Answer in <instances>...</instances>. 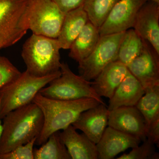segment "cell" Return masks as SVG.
I'll use <instances>...</instances> for the list:
<instances>
[{
	"label": "cell",
	"mask_w": 159,
	"mask_h": 159,
	"mask_svg": "<svg viewBox=\"0 0 159 159\" xmlns=\"http://www.w3.org/2000/svg\"><path fill=\"white\" fill-rule=\"evenodd\" d=\"M2 119L0 154L9 152L37 138L43 125L42 112L33 102L11 111Z\"/></svg>",
	"instance_id": "6da1fadb"
},
{
	"label": "cell",
	"mask_w": 159,
	"mask_h": 159,
	"mask_svg": "<svg viewBox=\"0 0 159 159\" xmlns=\"http://www.w3.org/2000/svg\"><path fill=\"white\" fill-rule=\"evenodd\" d=\"M32 102L39 107L43 116V129L35 144L41 145L55 132L72 125L80 113L100 103L92 98L74 100H58L47 98L38 93Z\"/></svg>",
	"instance_id": "7a4b0ae2"
},
{
	"label": "cell",
	"mask_w": 159,
	"mask_h": 159,
	"mask_svg": "<svg viewBox=\"0 0 159 159\" xmlns=\"http://www.w3.org/2000/svg\"><path fill=\"white\" fill-rule=\"evenodd\" d=\"M57 39L32 34L24 43L21 56L27 70L37 77H45L60 70V54Z\"/></svg>",
	"instance_id": "3957f363"
},
{
	"label": "cell",
	"mask_w": 159,
	"mask_h": 159,
	"mask_svg": "<svg viewBox=\"0 0 159 159\" xmlns=\"http://www.w3.org/2000/svg\"><path fill=\"white\" fill-rule=\"evenodd\" d=\"M60 75V70L45 77H37L26 70L3 86L0 88L1 119L11 111L32 102L41 89Z\"/></svg>",
	"instance_id": "277c9868"
},
{
	"label": "cell",
	"mask_w": 159,
	"mask_h": 159,
	"mask_svg": "<svg viewBox=\"0 0 159 159\" xmlns=\"http://www.w3.org/2000/svg\"><path fill=\"white\" fill-rule=\"evenodd\" d=\"M61 75L52 80L48 86L40 90L43 97L58 100H74L83 98L96 99L101 104H106L92 87V81H88L73 73L68 65L61 62Z\"/></svg>",
	"instance_id": "5b68a950"
},
{
	"label": "cell",
	"mask_w": 159,
	"mask_h": 159,
	"mask_svg": "<svg viewBox=\"0 0 159 159\" xmlns=\"http://www.w3.org/2000/svg\"><path fill=\"white\" fill-rule=\"evenodd\" d=\"M29 0H0V48L14 45L29 29Z\"/></svg>",
	"instance_id": "8992f818"
},
{
	"label": "cell",
	"mask_w": 159,
	"mask_h": 159,
	"mask_svg": "<svg viewBox=\"0 0 159 159\" xmlns=\"http://www.w3.org/2000/svg\"><path fill=\"white\" fill-rule=\"evenodd\" d=\"M29 29L33 34L57 39L66 13L52 0H29Z\"/></svg>",
	"instance_id": "52a82bcc"
},
{
	"label": "cell",
	"mask_w": 159,
	"mask_h": 159,
	"mask_svg": "<svg viewBox=\"0 0 159 159\" xmlns=\"http://www.w3.org/2000/svg\"><path fill=\"white\" fill-rule=\"evenodd\" d=\"M125 31L100 36L92 53L78 62L80 76L91 81L108 64L116 61L119 46Z\"/></svg>",
	"instance_id": "ba28073f"
},
{
	"label": "cell",
	"mask_w": 159,
	"mask_h": 159,
	"mask_svg": "<svg viewBox=\"0 0 159 159\" xmlns=\"http://www.w3.org/2000/svg\"><path fill=\"white\" fill-rule=\"evenodd\" d=\"M148 0H119L99 29L100 36L126 31L133 28L137 13Z\"/></svg>",
	"instance_id": "9c48e42d"
},
{
	"label": "cell",
	"mask_w": 159,
	"mask_h": 159,
	"mask_svg": "<svg viewBox=\"0 0 159 159\" xmlns=\"http://www.w3.org/2000/svg\"><path fill=\"white\" fill-rule=\"evenodd\" d=\"M143 40L142 52L127 67L145 90L159 85V54L149 43Z\"/></svg>",
	"instance_id": "30bf717a"
},
{
	"label": "cell",
	"mask_w": 159,
	"mask_h": 159,
	"mask_svg": "<svg viewBox=\"0 0 159 159\" xmlns=\"http://www.w3.org/2000/svg\"><path fill=\"white\" fill-rule=\"evenodd\" d=\"M107 125L137 137L142 142L147 139L146 122L136 106L122 107L109 111Z\"/></svg>",
	"instance_id": "8fae6325"
},
{
	"label": "cell",
	"mask_w": 159,
	"mask_h": 159,
	"mask_svg": "<svg viewBox=\"0 0 159 159\" xmlns=\"http://www.w3.org/2000/svg\"><path fill=\"white\" fill-rule=\"evenodd\" d=\"M133 28L159 54V4L148 0L139 9Z\"/></svg>",
	"instance_id": "7c38bea8"
},
{
	"label": "cell",
	"mask_w": 159,
	"mask_h": 159,
	"mask_svg": "<svg viewBox=\"0 0 159 159\" xmlns=\"http://www.w3.org/2000/svg\"><path fill=\"white\" fill-rule=\"evenodd\" d=\"M109 114L107 105L99 103L82 112L72 125L97 144L108 125Z\"/></svg>",
	"instance_id": "4fadbf2b"
},
{
	"label": "cell",
	"mask_w": 159,
	"mask_h": 159,
	"mask_svg": "<svg viewBox=\"0 0 159 159\" xmlns=\"http://www.w3.org/2000/svg\"><path fill=\"white\" fill-rule=\"evenodd\" d=\"M140 139L108 126L96 144L98 159H113L117 155L140 145Z\"/></svg>",
	"instance_id": "5bb4252c"
},
{
	"label": "cell",
	"mask_w": 159,
	"mask_h": 159,
	"mask_svg": "<svg viewBox=\"0 0 159 159\" xmlns=\"http://www.w3.org/2000/svg\"><path fill=\"white\" fill-rule=\"evenodd\" d=\"M60 135L71 159H98L96 144L83 133H78L73 125L63 129Z\"/></svg>",
	"instance_id": "9a60e30c"
},
{
	"label": "cell",
	"mask_w": 159,
	"mask_h": 159,
	"mask_svg": "<svg viewBox=\"0 0 159 159\" xmlns=\"http://www.w3.org/2000/svg\"><path fill=\"white\" fill-rule=\"evenodd\" d=\"M128 72L127 66L118 61L105 67L92 82V87L99 97L110 99Z\"/></svg>",
	"instance_id": "2e32d148"
},
{
	"label": "cell",
	"mask_w": 159,
	"mask_h": 159,
	"mask_svg": "<svg viewBox=\"0 0 159 159\" xmlns=\"http://www.w3.org/2000/svg\"><path fill=\"white\" fill-rule=\"evenodd\" d=\"M145 93L142 84L128 70L127 75L109 99L108 110L122 107L135 106Z\"/></svg>",
	"instance_id": "e0dca14e"
},
{
	"label": "cell",
	"mask_w": 159,
	"mask_h": 159,
	"mask_svg": "<svg viewBox=\"0 0 159 159\" xmlns=\"http://www.w3.org/2000/svg\"><path fill=\"white\" fill-rule=\"evenodd\" d=\"M89 21L83 6L66 13L57 38L61 49H70L72 43Z\"/></svg>",
	"instance_id": "ac0fdd59"
},
{
	"label": "cell",
	"mask_w": 159,
	"mask_h": 159,
	"mask_svg": "<svg viewBox=\"0 0 159 159\" xmlns=\"http://www.w3.org/2000/svg\"><path fill=\"white\" fill-rule=\"evenodd\" d=\"M100 37L99 29L89 20L72 43L69 57L78 63L82 61L93 51Z\"/></svg>",
	"instance_id": "d6986e66"
},
{
	"label": "cell",
	"mask_w": 159,
	"mask_h": 159,
	"mask_svg": "<svg viewBox=\"0 0 159 159\" xmlns=\"http://www.w3.org/2000/svg\"><path fill=\"white\" fill-rule=\"evenodd\" d=\"M145 94L135 106L148 126L159 122V85L145 90Z\"/></svg>",
	"instance_id": "ffe728a7"
},
{
	"label": "cell",
	"mask_w": 159,
	"mask_h": 159,
	"mask_svg": "<svg viewBox=\"0 0 159 159\" xmlns=\"http://www.w3.org/2000/svg\"><path fill=\"white\" fill-rule=\"evenodd\" d=\"M143 47V39L134 29L126 30L119 46L116 61L127 66L139 56Z\"/></svg>",
	"instance_id": "44dd1931"
},
{
	"label": "cell",
	"mask_w": 159,
	"mask_h": 159,
	"mask_svg": "<svg viewBox=\"0 0 159 159\" xmlns=\"http://www.w3.org/2000/svg\"><path fill=\"white\" fill-rule=\"evenodd\" d=\"M60 133V131L53 133L40 148H34V159H71Z\"/></svg>",
	"instance_id": "7402d4cb"
},
{
	"label": "cell",
	"mask_w": 159,
	"mask_h": 159,
	"mask_svg": "<svg viewBox=\"0 0 159 159\" xmlns=\"http://www.w3.org/2000/svg\"><path fill=\"white\" fill-rule=\"evenodd\" d=\"M119 0H85L83 5L89 20L99 29Z\"/></svg>",
	"instance_id": "603a6c76"
},
{
	"label": "cell",
	"mask_w": 159,
	"mask_h": 159,
	"mask_svg": "<svg viewBox=\"0 0 159 159\" xmlns=\"http://www.w3.org/2000/svg\"><path fill=\"white\" fill-rule=\"evenodd\" d=\"M141 145L132 148L128 153H124L117 159H159V154L156 152L155 145L146 139Z\"/></svg>",
	"instance_id": "cb8c5ba5"
},
{
	"label": "cell",
	"mask_w": 159,
	"mask_h": 159,
	"mask_svg": "<svg viewBox=\"0 0 159 159\" xmlns=\"http://www.w3.org/2000/svg\"><path fill=\"white\" fill-rule=\"evenodd\" d=\"M36 139L37 138H34L9 152L0 154V159H34L33 147Z\"/></svg>",
	"instance_id": "d4e9b609"
},
{
	"label": "cell",
	"mask_w": 159,
	"mask_h": 159,
	"mask_svg": "<svg viewBox=\"0 0 159 159\" xmlns=\"http://www.w3.org/2000/svg\"><path fill=\"white\" fill-rule=\"evenodd\" d=\"M21 74L9 59L0 55V88L17 78Z\"/></svg>",
	"instance_id": "484cf974"
},
{
	"label": "cell",
	"mask_w": 159,
	"mask_h": 159,
	"mask_svg": "<svg viewBox=\"0 0 159 159\" xmlns=\"http://www.w3.org/2000/svg\"><path fill=\"white\" fill-rule=\"evenodd\" d=\"M61 10L67 13L83 6L85 0H52Z\"/></svg>",
	"instance_id": "4316f807"
},
{
	"label": "cell",
	"mask_w": 159,
	"mask_h": 159,
	"mask_svg": "<svg viewBox=\"0 0 159 159\" xmlns=\"http://www.w3.org/2000/svg\"><path fill=\"white\" fill-rule=\"evenodd\" d=\"M0 102H1V99H0ZM1 117H0V139L2 136V125L1 124Z\"/></svg>",
	"instance_id": "83f0119b"
},
{
	"label": "cell",
	"mask_w": 159,
	"mask_h": 159,
	"mask_svg": "<svg viewBox=\"0 0 159 159\" xmlns=\"http://www.w3.org/2000/svg\"><path fill=\"white\" fill-rule=\"evenodd\" d=\"M149 1H152V2H154L159 4V0H149Z\"/></svg>",
	"instance_id": "f1b7e54d"
},
{
	"label": "cell",
	"mask_w": 159,
	"mask_h": 159,
	"mask_svg": "<svg viewBox=\"0 0 159 159\" xmlns=\"http://www.w3.org/2000/svg\"><path fill=\"white\" fill-rule=\"evenodd\" d=\"M1 48H0V50H1Z\"/></svg>",
	"instance_id": "f546056e"
}]
</instances>
